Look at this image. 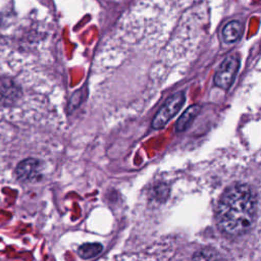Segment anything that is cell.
Returning <instances> with one entry per match:
<instances>
[{
  "label": "cell",
  "mask_w": 261,
  "mask_h": 261,
  "mask_svg": "<svg viewBox=\"0 0 261 261\" xmlns=\"http://www.w3.org/2000/svg\"><path fill=\"white\" fill-rule=\"evenodd\" d=\"M257 200L253 189L246 184H234L222 194L217 208L220 229L229 236H241L253 225Z\"/></svg>",
  "instance_id": "cell-1"
},
{
  "label": "cell",
  "mask_w": 261,
  "mask_h": 261,
  "mask_svg": "<svg viewBox=\"0 0 261 261\" xmlns=\"http://www.w3.org/2000/svg\"><path fill=\"white\" fill-rule=\"evenodd\" d=\"M186 101L184 92H176L171 95L159 109L152 121V127L160 129L164 127L167 122L179 111Z\"/></svg>",
  "instance_id": "cell-2"
},
{
  "label": "cell",
  "mask_w": 261,
  "mask_h": 261,
  "mask_svg": "<svg viewBox=\"0 0 261 261\" xmlns=\"http://www.w3.org/2000/svg\"><path fill=\"white\" fill-rule=\"evenodd\" d=\"M240 67V60L237 56L226 57L219 65L214 75V84L224 90L232 85Z\"/></svg>",
  "instance_id": "cell-3"
},
{
  "label": "cell",
  "mask_w": 261,
  "mask_h": 261,
  "mask_svg": "<svg viewBox=\"0 0 261 261\" xmlns=\"http://www.w3.org/2000/svg\"><path fill=\"white\" fill-rule=\"evenodd\" d=\"M41 162L35 158H27L22 160L15 169L17 178L21 181H32L40 175Z\"/></svg>",
  "instance_id": "cell-4"
},
{
  "label": "cell",
  "mask_w": 261,
  "mask_h": 261,
  "mask_svg": "<svg viewBox=\"0 0 261 261\" xmlns=\"http://www.w3.org/2000/svg\"><path fill=\"white\" fill-rule=\"evenodd\" d=\"M243 23L238 20H231L226 23L222 30V38L225 43L237 42L243 34Z\"/></svg>",
  "instance_id": "cell-5"
},
{
  "label": "cell",
  "mask_w": 261,
  "mask_h": 261,
  "mask_svg": "<svg viewBox=\"0 0 261 261\" xmlns=\"http://www.w3.org/2000/svg\"><path fill=\"white\" fill-rule=\"evenodd\" d=\"M200 110H201V107L199 105L190 106L177 119L176 124H175V130L177 133H179V132H184L187 127H189L191 122L194 120V118L200 112Z\"/></svg>",
  "instance_id": "cell-6"
},
{
  "label": "cell",
  "mask_w": 261,
  "mask_h": 261,
  "mask_svg": "<svg viewBox=\"0 0 261 261\" xmlns=\"http://www.w3.org/2000/svg\"><path fill=\"white\" fill-rule=\"evenodd\" d=\"M102 250L103 246L99 243H86L79 248L77 254L83 259H90L96 257L102 252Z\"/></svg>",
  "instance_id": "cell-7"
},
{
  "label": "cell",
  "mask_w": 261,
  "mask_h": 261,
  "mask_svg": "<svg viewBox=\"0 0 261 261\" xmlns=\"http://www.w3.org/2000/svg\"><path fill=\"white\" fill-rule=\"evenodd\" d=\"M16 93L15 88L9 82H0V102L1 103H8L11 101V96L14 97Z\"/></svg>",
  "instance_id": "cell-8"
},
{
  "label": "cell",
  "mask_w": 261,
  "mask_h": 261,
  "mask_svg": "<svg viewBox=\"0 0 261 261\" xmlns=\"http://www.w3.org/2000/svg\"><path fill=\"white\" fill-rule=\"evenodd\" d=\"M115 1H117V0H115Z\"/></svg>",
  "instance_id": "cell-9"
}]
</instances>
